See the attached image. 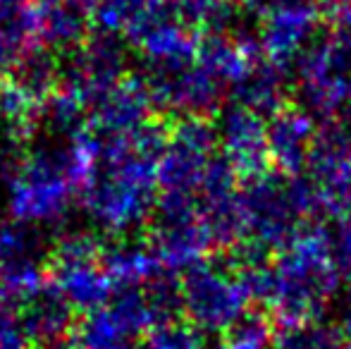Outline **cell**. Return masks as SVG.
Returning a JSON list of instances; mask_svg holds the SVG:
<instances>
[{"label":"cell","mask_w":351,"mask_h":349,"mask_svg":"<svg viewBox=\"0 0 351 349\" xmlns=\"http://www.w3.org/2000/svg\"><path fill=\"white\" fill-rule=\"evenodd\" d=\"M101 160L82 189V206L101 230L125 234L141 225L156 206L158 160L167 125L148 122L130 136H98Z\"/></svg>","instance_id":"1"},{"label":"cell","mask_w":351,"mask_h":349,"mask_svg":"<svg viewBox=\"0 0 351 349\" xmlns=\"http://www.w3.org/2000/svg\"><path fill=\"white\" fill-rule=\"evenodd\" d=\"M339 273L332 261L330 232L308 223L275 261H270L251 282V294L280 321H315L335 299Z\"/></svg>","instance_id":"2"},{"label":"cell","mask_w":351,"mask_h":349,"mask_svg":"<svg viewBox=\"0 0 351 349\" xmlns=\"http://www.w3.org/2000/svg\"><path fill=\"white\" fill-rule=\"evenodd\" d=\"M244 242L263 249H285L318 213L315 191L304 177L263 173L239 189Z\"/></svg>","instance_id":"3"},{"label":"cell","mask_w":351,"mask_h":349,"mask_svg":"<svg viewBox=\"0 0 351 349\" xmlns=\"http://www.w3.org/2000/svg\"><path fill=\"white\" fill-rule=\"evenodd\" d=\"M182 311L201 333L225 335L246 311L251 289L230 258L201 261L184 270L180 280Z\"/></svg>","instance_id":"4"},{"label":"cell","mask_w":351,"mask_h":349,"mask_svg":"<svg viewBox=\"0 0 351 349\" xmlns=\"http://www.w3.org/2000/svg\"><path fill=\"white\" fill-rule=\"evenodd\" d=\"M301 108L313 117L332 120L351 103V51L342 36L315 38L296 60Z\"/></svg>","instance_id":"5"},{"label":"cell","mask_w":351,"mask_h":349,"mask_svg":"<svg viewBox=\"0 0 351 349\" xmlns=\"http://www.w3.org/2000/svg\"><path fill=\"white\" fill-rule=\"evenodd\" d=\"M48 275L74 311L91 313L112 297L110 278L103 268V247L91 234H67L48 256Z\"/></svg>","instance_id":"6"},{"label":"cell","mask_w":351,"mask_h":349,"mask_svg":"<svg viewBox=\"0 0 351 349\" xmlns=\"http://www.w3.org/2000/svg\"><path fill=\"white\" fill-rule=\"evenodd\" d=\"M148 244L167 273L189 270L191 265L206 261V254L215 247V242L201 220L196 196L160 191Z\"/></svg>","instance_id":"7"},{"label":"cell","mask_w":351,"mask_h":349,"mask_svg":"<svg viewBox=\"0 0 351 349\" xmlns=\"http://www.w3.org/2000/svg\"><path fill=\"white\" fill-rule=\"evenodd\" d=\"M215 151L217 132L210 117H177L167 125V141L158 160V189L196 196Z\"/></svg>","instance_id":"8"},{"label":"cell","mask_w":351,"mask_h":349,"mask_svg":"<svg viewBox=\"0 0 351 349\" xmlns=\"http://www.w3.org/2000/svg\"><path fill=\"white\" fill-rule=\"evenodd\" d=\"M306 170L318 213L335 223H351V134L347 127L328 122L318 130Z\"/></svg>","instance_id":"9"},{"label":"cell","mask_w":351,"mask_h":349,"mask_svg":"<svg viewBox=\"0 0 351 349\" xmlns=\"http://www.w3.org/2000/svg\"><path fill=\"white\" fill-rule=\"evenodd\" d=\"M127 75V51L120 36L96 34L70 53L62 67L60 88L77 98L84 108H93Z\"/></svg>","instance_id":"10"},{"label":"cell","mask_w":351,"mask_h":349,"mask_svg":"<svg viewBox=\"0 0 351 349\" xmlns=\"http://www.w3.org/2000/svg\"><path fill=\"white\" fill-rule=\"evenodd\" d=\"M146 82L156 106L177 117H210L222 110L225 84L199 60L175 70H148Z\"/></svg>","instance_id":"11"},{"label":"cell","mask_w":351,"mask_h":349,"mask_svg":"<svg viewBox=\"0 0 351 349\" xmlns=\"http://www.w3.org/2000/svg\"><path fill=\"white\" fill-rule=\"evenodd\" d=\"M323 10L313 0L275 5L261 12L258 46L273 65L287 70L318 38Z\"/></svg>","instance_id":"12"},{"label":"cell","mask_w":351,"mask_h":349,"mask_svg":"<svg viewBox=\"0 0 351 349\" xmlns=\"http://www.w3.org/2000/svg\"><path fill=\"white\" fill-rule=\"evenodd\" d=\"M217 149L239 177L251 180L268 173L270 146H268V120L261 112L239 103L222 108L215 122Z\"/></svg>","instance_id":"13"},{"label":"cell","mask_w":351,"mask_h":349,"mask_svg":"<svg viewBox=\"0 0 351 349\" xmlns=\"http://www.w3.org/2000/svg\"><path fill=\"white\" fill-rule=\"evenodd\" d=\"M96 12L98 0H32L24 19L41 48L72 53L88 38Z\"/></svg>","instance_id":"14"},{"label":"cell","mask_w":351,"mask_h":349,"mask_svg":"<svg viewBox=\"0 0 351 349\" xmlns=\"http://www.w3.org/2000/svg\"><path fill=\"white\" fill-rule=\"evenodd\" d=\"M156 108L146 77L125 75L88 112L86 127L98 136H130L153 122Z\"/></svg>","instance_id":"15"},{"label":"cell","mask_w":351,"mask_h":349,"mask_svg":"<svg viewBox=\"0 0 351 349\" xmlns=\"http://www.w3.org/2000/svg\"><path fill=\"white\" fill-rule=\"evenodd\" d=\"M318 125L315 117L301 106H285L268 122L270 163L287 177H299L308 165Z\"/></svg>","instance_id":"16"},{"label":"cell","mask_w":351,"mask_h":349,"mask_svg":"<svg viewBox=\"0 0 351 349\" xmlns=\"http://www.w3.org/2000/svg\"><path fill=\"white\" fill-rule=\"evenodd\" d=\"M132 46H136V51L141 53L148 70H175L196 62L201 36L175 14H170L153 24Z\"/></svg>","instance_id":"17"},{"label":"cell","mask_w":351,"mask_h":349,"mask_svg":"<svg viewBox=\"0 0 351 349\" xmlns=\"http://www.w3.org/2000/svg\"><path fill=\"white\" fill-rule=\"evenodd\" d=\"M263 58L265 56L258 46V38L227 36L225 32H220L201 36L199 58L196 60L215 80H220L225 88H234Z\"/></svg>","instance_id":"18"},{"label":"cell","mask_w":351,"mask_h":349,"mask_svg":"<svg viewBox=\"0 0 351 349\" xmlns=\"http://www.w3.org/2000/svg\"><path fill=\"white\" fill-rule=\"evenodd\" d=\"M19 321H22L34 347L43 349L53 342L67 340V335L74 328V309L51 282L41 294L22 304Z\"/></svg>","instance_id":"19"},{"label":"cell","mask_w":351,"mask_h":349,"mask_svg":"<svg viewBox=\"0 0 351 349\" xmlns=\"http://www.w3.org/2000/svg\"><path fill=\"white\" fill-rule=\"evenodd\" d=\"M170 14V0H98L96 24L101 32L134 43Z\"/></svg>","instance_id":"20"},{"label":"cell","mask_w":351,"mask_h":349,"mask_svg":"<svg viewBox=\"0 0 351 349\" xmlns=\"http://www.w3.org/2000/svg\"><path fill=\"white\" fill-rule=\"evenodd\" d=\"M103 268H106L115 292L143 287L151 280L167 273L148 242H117L103 247Z\"/></svg>","instance_id":"21"},{"label":"cell","mask_w":351,"mask_h":349,"mask_svg":"<svg viewBox=\"0 0 351 349\" xmlns=\"http://www.w3.org/2000/svg\"><path fill=\"white\" fill-rule=\"evenodd\" d=\"M234 103L246 106L261 115H275L285 106H289L287 98V70L273 65L268 58L258 62L244 80L234 88Z\"/></svg>","instance_id":"22"},{"label":"cell","mask_w":351,"mask_h":349,"mask_svg":"<svg viewBox=\"0 0 351 349\" xmlns=\"http://www.w3.org/2000/svg\"><path fill=\"white\" fill-rule=\"evenodd\" d=\"M77 349H132V335L120 326L110 306L86 313L72 330Z\"/></svg>","instance_id":"23"},{"label":"cell","mask_w":351,"mask_h":349,"mask_svg":"<svg viewBox=\"0 0 351 349\" xmlns=\"http://www.w3.org/2000/svg\"><path fill=\"white\" fill-rule=\"evenodd\" d=\"M62 70L58 67V60L51 56V51L36 46L12 72L10 80H14L32 98H36L41 106H46L48 98L60 86Z\"/></svg>","instance_id":"24"},{"label":"cell","mask_w":351,"mask_h":349,"mask_svg":"<svg viewBox=\"0 0 351 349\" xmlns=\"http://www.w3.org/2000/svg\"><path fill=\"white\" fill-rule=\"evenodd\" d=\"M170 10L186 27L206 34L227 32L237 17L234 0H170Z\"/></svg>","instance_id":"25"},{"label":"cell","mask_w":351,"mask_h":349,"mask_svg":"<svg viewBox=\"0 0 351 349\" xmlns=\"http://www.w3.org/2000/svg\"><path fill=\"white\" fill-rule=\"evenodd\" d=\"M273 349H344V333L337 323H323L320 318L289 323L275 333Z\"/></svg>","instance_id":"26"},{"label":"cell","mask_w":351,"mask_h":349,"mask_svg":"<svg viewBox=\"0 0 351 349\" xmlns=\"http://www.w3.org/2000/svg\"><path fill=\"white\" fill-rule=\"evenodd\" d=\"M41 237L32 230V225L8 220L0 223V268L17 263L41 261Z\"/></svg>","instance_id":"27"},{"label":"cell","mask_w":351,"mask_h":349,"mask_svg":"<svg viewBox=\"0 0 351 349\" xmlns=\"http://www.w3.org/2000/svg\"><path fill=\"white\" fill-rule=\"evenodd\" d=\"M110 311L115 313V318L120 321V326L130 333L132 337L146 335L153 326H156V316L153 309L148 304V297L143 292V287H132V289H120L115 294L110 304Z\"/></svg>","instance_id":"28"},{"label":"cell","mask_w":351,"mask_h":349,"mask_svg":"<svg viewBox=\"0 0 351 349\" xmlns=\"http://www.w3.org/2000/svg\"><path fill=\"white\" fill-rule=\"evenodd\" d=\"M143 349H208L206 333H201L191 321L175 318V321L156 323L143 335Z\"/></svg>","instance_id":"29"},{"label":"cell","mask_w":351,"mask_h":349,"mask_svg":"<svg viewBox=\"0 0 351 349\" xmlns=\"http://www.w3.org/2000/svg\"><path fill=\"white\" fill-rule=\"evenodd\" d=\"M275 330L265 313L246 311L222 337V349H273Z\"/></svg>","instance_id":"30"},{"label":"cell","mask_w":351,"mask_h":349,"mask_svg":"<svg viewBox=\"0 0 351 349\" xmlns=\"http://www.w3.org/2000/svg\"><path fill=\"white\" fill-rule=\"evenodd\" d=\"M36 46L38 43L24 17L0 24V72H14Z\"/></svg>","instance_id":"31"},{"label":"cell","mask_w":351,"mask_h":349,"mask_svg":"<svg viewBox=\"0 0 351 349\" xmlns=\"http://www.w3.org/2000/svg\"><path fill=\"white\" fill-rule=\"evenodd\" d=\"M330 249L339 278L347 280L351 287V223H335V232H330Z\"/></svg>","instance_id":"32"},{"label":"cell","mask_w":351,"mask_h":349,"mask_svg":"<svg viewBox=\"0 0 351 349\" xmlns=\"http://www.w3.org/2000/svg\"><path fill=\"white\" fill-rule=\"evenodd\" d=\"M0 349H34L19 313H12L8 306L0 309Z\"/></svg>","instance_id":"33"},{"label":"cell","mask_w":351,"mask_h":349,"mask_svg":"<svg viewBox=\"0 0 351 349\" xmlns=\"http://www.w3.org/2000/svg\"><path fill=\"white\" fill-rule=\"evenodd\" d=\"M32 0H0V24L22 19Z\"/></svg>","instance_id":"34"},{"label":"cell","mask_w":351,"mask_h":349,"mask_svg":"<svg viewBox=\"0 0 351 349\" xmlns=\"http://www.w3.org/2000/svg\"><path fill=\"white\" fill-rule=\"evenodd\" d=\"M285 3H304V0H251V5L258 8L261 12L268 8H275V5H285Z\"/></svg>","instance_id":"35"},{"label":"cell","mask_w":351,"mask_h":349,"mask_svg":"<svg viewBox=\"0 0 351 349\" xmlns=\"http://www.w3.org/2000/svg\"><path fill=\"white\" fill-rule=\"evenodd\" d=\"M344 349H351V330L344 335Z\"/></svg>","instance_id":"36"},{"label":"cell","mask_w":351,"mask_h":349,"mask_svg":"<svg viewBox=\"0 0 351 349\" xmlns=\"http://www.w3.org/2000/svg\"><path fill=\"white\" fill-rule=\"evenodd\" d=\"M344 41H347V46H349V51H351V36H344Z\"/></svg>","instance_id":"37"}]
</instances>
